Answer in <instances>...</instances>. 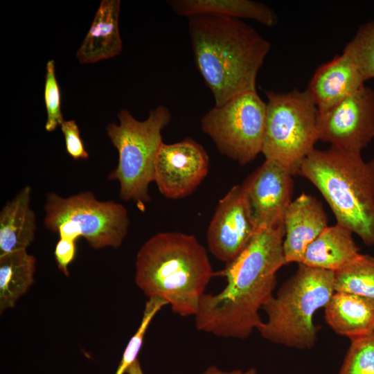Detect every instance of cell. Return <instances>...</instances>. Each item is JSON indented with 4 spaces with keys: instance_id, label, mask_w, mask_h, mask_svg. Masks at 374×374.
Listing matches in <instances>:
<instances>
[{
    "instance_id": "6da1fadb",
    "label": "cell",
    "mask_w": 374,
    "mask_h": 374,
    "mask_svg": "<svg viewBox=\"0 0 374 374\" xmlns=\"http://www.w3.org/2000/svg\"><path fill=\"white\" fill-rule=\"evenodd\" d=\"M285 226L262 228L225 267L215 273L226 285L217 294L204 293L195 315L198 330L225 338L246 339L261 326L260 309L273 297L276 273L287 264Z\"/></svg>"
},
{
    "instance_id": "7a4b0ae2",
    "label": "cell",
    "mask_w": 374,
    "mask_h": 374,
    "mask_svg": "<svg viewBox=\"0 0 374 374\" xmlns=\"http://www.w3.org/2000/svg\"><path fill=\"white\" fill-rule=\"evenodd\" d=\"M188 19L195 62L215 105L256 91L269 42L240 19L202 15Z\"/></svg>"
},
{
    "instance_id": "3957f363",
    "label": "cell",
    "mask_w": 374,
    "mask_h": 374,
    "mask_svg": "<svg viewBox=\"0 0 374 374\" xmlns=\"http://www.w3.org/2000/svg\"><path fill=\"white\" fill-rule=\"evenodd\" d=\"M207 251L193 235L160 232L139 250L135 283L148 297H158L184 317L195 316L211 278Z\"/></svg>"
},
{
    "instance_id": "277c9868",
    "label": "cell",
    "mask_w": 374,
    "mask_h": 374,
    "mask_svg": "<svg viewBox=\"0 0 374 374\" xmlns=\"http://www.w3.org/2000/svg\"><path fill=\"white\" fill-rule=\"evenodd\" d=\"M300 175L319 190L337 224L374 245V159L330 147L314 149L303 161Z\"/></svg>"
},
{
    "instance_id": "5b68a950",
    "label": "cell",
    "mask_w": 374,
    "mask_h": 374,
    "mask_svg": "<svg viewBox=\"0 0 374 374\" xmlns=\"http://www.w3.org/2000/svg\"><path fill=\"white\" fill-rule=\"evenodd\" d=\"M334 292V271L299 263L296 273L263 306L267 320L258 330L272 343L310 349L317 339L313 315L325 308Z\"/></svg>"
},
{
    "instance_id": "8992f818",
    "label": "cell",
    "mask_w": 374,
    "mask_h": 374,
    "mask_svg": "<svg viewBox=\"0 0 374 374\" xmlns=\"http://www.w3.org/2000/svg\"><path fill=\"white\" fill-rule=\"evenodd\" d=\"M118 118L119 124L111 123L106 127L118 152L117 166L108 179L118 182L121 199L132 200L142 210L150 200L148 188L154 181L155 159L163 143L161 132L169 125L172 115L168 108L160 105L143 121L126 109L120 111Z\"/></svg>"
},
{
    "instance_id": "52a82bcc",
    "label": "cell",
    "mask_w": 374,
    "mask_h": 374,
    "mask_svg": "<svg viewBox=\"0 0 374 374\" xmlns=\"http://www.w3.org/2000/svg\"><path fill=\"white\" fill-rule=\"evenodd\" d=\"M266 118L261 153L292 175L319 140L318 109L307 89L265 91Z\"/></svg>"
},
{
    "instance_id": "ba28073f",
    "label": "cell",
    "mask_w": 374,
    "mask_h": 374,
    "mask_svg": "<svg viewBox=\"0 0 374 374\" xmlns=\"http://www.w3.org/2000/svg\"><path fill=\"white\" fill-rule=\"evenodd\" d=\"M44 223L60 238L76 242L84 238L99 249L118 248L127 235L130 224L126 208L114 201H100L91 191L63 197L49 192L46 195Z\"/></svg>"
},
{
    "instance_id": "9c48e42d",
    "label": "cell",
    "mask_w": 374,
    "mask_h": 374,
    "mask_svg": "<svg viewBox=\"0 0 374 374\" xmlns=\"http://www.w3.org/2000/svg\"><path fill=\"white\" fill-rule=\"evenodd\" d=\"M265 118L266 103L256 91H249L214 105L201 127L222 154L243 166L262 152Z\"/></svg>"
},
{
    "instance_id": "30bf717a",
    "label": "cell",
    "mask_w": 374,
    "mask_h": 374,
    "mask_svg": "<svg viewBox=\"0 0 374 374\" xmlns=\"http://www.w3.org/2000/svg\"><path fill=\"white\" fill-rule=\"evenodd\" d=\"M319 140L361 154L374 138V91L364 86L333 107L318 112Z\"/></svg>"
},
{
    "instance_id": "8fae6325",
    "label": "cell",
    "mask_w": 374,
    "mask_h": 374,
    "mask_svg": "<svg viewBox=\"0 0 374 374\" xmlns=\"http://www.w3.org/2000/svg\"><path fill=\"white\" fill-rule=\"evenodd\" d=\"M209 170V157L202 145L191 138L161 145L155 159L154 181L168 199L191 194Z\"/></svg>"
},
{
    "instance_id": "7c38bea8",
    "label": "cell",
    "mask_w": 374,
    "mask_h": 374,
    "mask_svg": "<svg viewBox=\"0 0 374 374\" xmlns=\"http://www.w3.org/2000/svg\"><path fill=\"white\" fill-rule=\"evenodd\" d=\"M292 176L277 163L265 159L241 184L257 230L284 224L292 202Z\"/></svg>"
},
{
    "instance_id": "4fadbf2b",
    "label": "cell",
    "mask_w": 374,
    "mask_h": 374,
    "mask_svg": "<svg viewBox=\"0 0 374 374\" xmlns=\"http://www.w3.org/2000/svg\"><path fill=\"white\" fill-rule=\"evenodd\" d=\"M256 231L242 187L234 186L219 201L209 224L208 249L227 264L240 254Z\"/></svg>"
},
{
    "instance_id": "5bb4252c",
    "label": "cell",
    "mask_w": 374,
    "mask_h": 374,
    "mask_svg": "<svg viewBox=\"0 0 374 374\" xmlns=\"http://www.w3.org/2000/svg\"><path fill=\"white\" fill-rule=\"evenodd\" d=\"M283 222V251L287 263H301L308 245L328 226L322 204L304 193L291 202Z\"/></svg>"
},
{
    "instance_id": "9a60e30c",
    "label": "cell",
    "mask_w": 374,
    "mask_h": 374,
    "mask_svg": "<svg viewBox=\"0 0 374 374\" xmlns=\"http://www.w3.org/2000/svg\"><path fill=\"white\" fill-rule=\"evenodd\" d=\"M364 82L352 60L342 53L317 68L306 89L321 112L364 87Z\"/></svg>"
},
{
    "instance_id": "2e32d148",
    "label": "cell",
    "mask_w": 374,
    "mask_h": 374,
    "mask_svg": "<svg viewBox=\"0 0 374 374\" xmlns=\"http://www.w3.org/2000/svg\"><path fill=\"white\" fill-rule=\"evenodd\" d=\"M119 0H103L91 26L76 52L80 64H93L114 57L122 51L118 18Z\"/></svg>"
},
{
    "instance_id": "e0dca14e",
    "label": "cell",
    "mask_w": 374,
    "mask_h": 374,
    "mask_svg": "<svg viewBox=\"0 0 374 374\" xmlns=\"http://www.w3.org/2000/svg\"><path fill=\"white\" fill-rule=\"evenodd\" d=\"M325 319L337 334L350 340L374 333V301L335 292L325 306Z\"/></svg>"
},
{
    "instance_id": "ac0fdd59",
    "label": "cell",
    "mask_w": 374,
    "mask_h": 374,
    "mask_svg": "<svg viewBox=\"0 0 374 374\" xmlns=\"http://www.w3.org/2000/svg\"><path fill=\"white\" fill-rule=\"evenodd\" d=\"M361 255L353 232L337 224L328 226L308 245L301 263L336 272L351 265Z\"/></svg>"
},
{
    "instance_id": "d6986e66",
    "label": "cell",
    "mask_w": 374,
    "mask_h": 374,
    "mask_svg": "<svg viewBox=\"0 0 374 374\" xmlns=\"http://www.w3.org/2000/svg\"><path fill=\"white\" fill-rule=\"evenodd\" d=\"M32 188L26 186L0 212V254L26 250L34 240L36 217L30 206Z\"/></svg>"
},
{
    "instance_id": "ffe728a7",
    "label": "cell",
    "mask_w": 374,
    "mask_h": 374,
    "mask_svg": "<svg viewBox=\"0 0 374 374\" xmlns=\"http://www.w3.org/2000/svg\"><path fill=\"white\" fill-rule=\"evenodd\" d=\"M172 11L179 16L208 15L250 19L265 26L276 24V13L266 4L250 0H170Z\"/></svg>"
},
{
    "instance_id": "44dd1931",
    "label": "cell",
    "mask_w": 374,
    "mask_h": 374,
    "mask_svg": "<svg viewBox=\"0 0 374 374\" xmlns=\"http://www.w3.org/2000/svg\"><path fill=\"white\" fill-rule=\"evenodd\" d=\"M36 258L26 250L0 254V311L12 308L34 283Z\"/></svg>"
},
{
    "instance_id": "7402d4cb",
    "label": "cell",
    "mask_w": 374,
    "mask_h": 374,
    "mask_svg": "<svg viewBox=\"0 0 374 374\" xmlns=\"http://www.w3.org/2000/svg\"><path fill=\"white\" fill-rule=\"evenodd\" d=\"M335 292L374 301V257L362 254L351 265L335 272Z\"/></svg>"
},
{
    "instance_id": "603a6c76",
    "label": "cell",
    "mask_w": 374,
    "mask_h": 374,
    "mask_svg": "<svg viewBox=\"0 0 374 374\" xmlns=\"http://www.w3.org/2000/svg\"><path fill=\"white\" fill-rule=\"evenodd\" d=\"M343 53L352 60L364 81L374 78V19L359 26Z\"/></svg>"
},
{
    "instance_id": "cb8c5ba5",
    "label": "cell",
    "mask_w": 374,
    "mask_h": 374,
    "mask_svg": "<svg viewBox=\"0 0 374 374\" xmlns=\"http://www.w3.org/2000/svg\"><path fill=\"white\" fill-rule=\"evenodd\" d=\"M350 341L338 374H374V333Z\"/></svg>"
},
{
    "instance_id": "d4e9b609",
    "label": "cell",
    "mask_w": 374,
    "mask_h": 374,
    "mask_svg": "<svg viewBox=\"0 0 374 374\" xmlns=\"http://www.w3.org/2000/svg\"><path fill=\"white\" fill-rule=\"evenodd\" d=\"M168 303L158 297H150L146 301L141 324L136 333L130 339L115 374H124L137 359L143 345L145 332L153 318Z\"/></svg>"
},
{
    "instance_id": "484cf974",
    "label": "cell",
    "mask_w": 374,
    "mask_h": 374,
    "mask_svg": "<svg viewBox=\"0 0 374 374\" xmlns=\"http://www.w3.org/2000/svg\"><path fill=\"white\" fill-rule=\"evenodd\" d=\"M46 69L44 97L47 118L44 127L46 131L51 132L61 125L64 120L61 112L60 91L55 76L53 60L48 61Z\"/></svg>"
},
{
    "instance_id": "4316f807",
    "label": "cell",
    "mask_w": 374,
    "mask_h": 374,
    "mask_svg": "<svg viewBox=\"0 0 374 374\" xmlns=\"http://www.w3.org/2000/svg\"><path fill=\"white\" fill-rule=\"evenodd\" d=\"M60 127L69 155L74 160L88 159L89 153L84 148L76 122L74 120L64 121Z\"/></svg>"
},
{
    "instance_id": "83f0119b",
    "label": "cell",
    "mask_w": 374,
    "mask_h": 374,
    "mask_svg": "<svg viewBox=\"0 0 374 374\" xmlns=\"http://www.w3.org/2000/svg\"><path fill=\"white\" fill-rule=\"evenodd\" d=\"M76 253V242L64 238L57 241L54 256L59 269L66 276H69V265L74 260Z\"/></svg>"
},
{
    "instance_id": "f1b7e54d",
    "label": "cell",
    "mask_w": 374,
    "mask_h": 374,
    "mask_svg": "<svg viewBox=\"0 0 374 374\" xmlns=\"http://www.w3.org/2000/svg\"><path fill=\"white\" fill-rule=\"evenodd\" d=\"M202 374H257V371L254 368H251L246 371L235 369L226 371L220 369L216 366L212 365L205 369Z\"/></svg>"
},
{
    "instance_id": "f546056e",
    "label": "cell",
    "mask_w": 374,
    "mask_h": 374,
    "mask_svg": "<svg viewBox=\"0 0 374 374\" xmlns=\"http://www.w3.org/2000/svg\"><path fill=\"white\" fill-rule=\"evenodd\" d=\"M127 374H144L141 364L137 359L127 370Z\"/></svg>"
}]
</instances>
